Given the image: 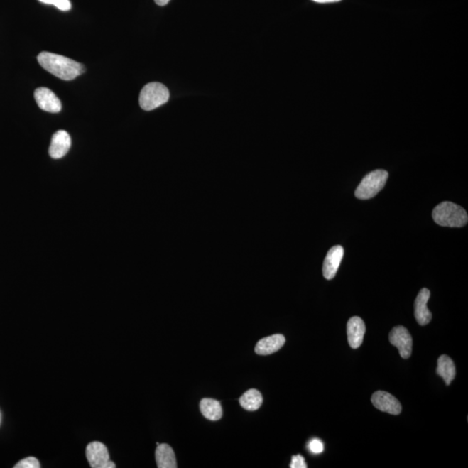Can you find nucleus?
<instances>
[{
    "label": "nucleus",
    "instance_id": "9b49d317",
    "mask_svg": "<svg viewBox=\"0 0 468 468\" xmlns=\"http://www.w3.org/2000/svg\"><path fill=\"white\" fill-rule=\"evenodd\" d=\"M430 298V290L423 288L420 290L415 301V317L420 325H427L432 320V314L428 308V302Z\"/></svg>",
    "mask_w": 468,
    "mask_h": 468
},
{
    "label": "nucleus",
    "instance_id": "7ed1b4c3",
    "mask_svg": "<svg viewBox=\"0 0 468 468\" xmlns=\"http://www.w3.org/2000/svg\"><path fill=\"white\" fill-rule=\"evenodd\" d=\"M388 178V173L383 169L369 173L357 187L355 195L360 200H369L383 190Z\"/></svg>",
    "mask_w": 468,
    "mask_h": 468
},
{
    "label": "nucleus",
    "instance_id": "aec40b11",
    "mask_svg": "<svg viewBox=\"0 0 468 468\" xmlns=\"http://www.w3.org/2000/svg\"><path fill=\"white\" fill-rule=\"evenodd\" d=\"M308 448L313 454H321L324 451V444L320 439H312L308 444Z\"/></svg>",
    "mask_w": 468,
    "mask_h": 468
},
{
    "label": "nucleus",
    "instance_id": "423d86ee",
    "mask_svg": "<svg viewBox=\"0 0 468 468\" xmlns=\"http://www.w3.org/2000/svg\"><path fill=\"white\" fill-rule=\"evenodd\" d=\"M389 342L396 346L404 359H410L412 353L413 341L410 332L403 326H396L389 333Z\"/></svg>",
    "mask_w": 468,
    "mask_h": 468
},
{
    "label": "nucleus",
    "instance_id": "4be33fe9",
    "mask_svg": "<svg viewBox=\"0 0 468 468\" xmlns=\"http://www.w3.org/2000/svg\"><path fill=\"white\" fill-rule=\"evenodd\" d=\"M314 2L325 4V3H335L339 2L341 0H312Z\"/></svg>",
    "mask_w": 468,
    "mask_h": 468
},
{
    "label": "nucleus",
    "instance_id": "0eeeda50",
    "mask_svg": "<svg viewBox=\"0 0 468 468\" xmlns=\"http://www.w3.org/2000/svg\"><path fill=\"white\" fill-rule=\"evenodd\" d=\"M371 402L377 410L397 415L402 412V405L394 396L385 391H376L371 397Z\"/></svg>",
    "mask_w": 468,
    "mask_h": 468
},
{
    "label": "nucleus",
    "instance_id": "20e7f679",
    "mask_svg": "<svg viewBox=\"0 0 468 468\" xmlns=\"http://www.w3.org/2000/svg\"><path fill=\"white\" fill-rule=\"evenodd\" d=\"M169 92L166 86L160 82H151L141 89L139 103L141 108L151 111L167 103Z\"/></svg>",
    "mask_w": 468,
    "mask_h": 468
},
{
    "label": "nucleus",
    "instance_id": "b1692460",
    "mask_svg": "<svg viewBox=\"0 0 468 468\" xmlns=\"http://www.w3.org/2000/svg\"><path fill=\"white\" fill-rule=\"evenodd\" d=\"M0 423H1V413H0Z\"/></svg>",
    "mask_w": 468,
    "mask_h": 468
},
{
    "label": "nucleus",
    "instance_id": "39448f33",
    "mask_svg": "<svg viewBox=\"0 0 468 468\" xmlns=\"http://www.w3.org/2000/svg\"><path fill=\"white\" fill-rule=\"evenodd\" d=\"M86 457L92 468H116V464L110 461L108 448L99 442L89 443L86 447Z\"/></svg>",
    "mask_w": 468,
    "mask_h": 468
},
{
    "label": "nucleus",
    "instance_id": "f8f14e48",
    "mask_svg": "<svg viewBox=\"0 0 468 468\" xmlns=\"http://www.w3.org/2000/svg\"><path fill=\"white\" fill-rule=\"evenodd\" d=\"M366 327L363 320L359 317H353L347 324V336L349 344L352 349L359 348L364 342Z\"/></svg>",
    "mask_w": 468,
    "mask_h": 468
},
{
    "label": "nucleus",
    "instance_id": "6ab92c4d",
    "mask_svg": "<svg viewBox=\"0 0 468 468\" xmlns=\"http://www.w3.org/2000/svg\"><path fill=\"white\" fill-rule=\"evenodd\" d=\"M40 463L35 457H27L16 464L14 468H40Z\"/></svg>",
    "mask_w": 468,
    "mask_h": 468
},
{
    "label": "nucleus",
    "instance_id": "f257e3e1",
    "mask_svg": "<svg viewBox=\"0 0 468 468\" xmlns=\"http://www.w3.org/2000/svg\"><path fill=\"white\" fill-rule=\"evenodd\" d=\"M38 61L47 72L62 80H73L85 72L84 65L52 53H41L38 56Z\"/></svg>",
    "mask_w": 468,
    "mask_h": 468
},
{
    "label": "nucleus",
    "instance_id": "dca6fc26",
    "mask_svg": "<svg viewBox=\"0 0 468 468\" xmlns=\"http://www.w3.org/2000/svg\"><path fill=\"white\" fill-rule=\"evenodd\" d=\"M436 371L448 386L451 384L452 381L455 379L456 375V369L453 360L446 355L440 357L437 371Z\"/></svg>",
    "mask_w": 468,
    "mask_h": 468
},
{
    "label": "nucleus",
    "instance_id": "f3484780",
    "mask_svg": "<svg viewBox=\"0 0 468 468\" xmlns=\"http://www.w3.org/2000/svg\"><path fill=\"white\" fill-rule=\"evenodd\" d=\"M263 403L261 393L257 389L251 388L239 398V404L243 408L249 411L258 410Z\"/></svg>",
    "mask_w": 468,
    "mask_h": 468
},
{
    "label": "nucleus",
    "instance_id": "9d476101",
    "mask_svg": "<svg viewBox=\"0 0 468 468\" xmlns=\"http://www.w3.org/2000/svg\"><path fill=\"white\" fill-rule=\"evenodd\" d=\"M72 146V139L68 132L58 131L55 133L49 148V154L53 159H60L66 156Z\"/></svg>",
    "mask_w": 468,
    "mask_h": 468
},
{
    "label": "nucleus",
    "instance_id": "2eb2a0df",
    "mask_svg": "<svg viewBox=\"0 0 468 468\" xmlns=\"http://www.w3.org/2000/svg\"><path fill=\"white\" fill-rule=\"evenodd\" d=\"M200 412L206 419L216 422L222 419V407L217 400L205 398L200 403Z\"/></svg>",
    "mask_w": 468,
    "mask_h": 468
},
{
    "label": "nucleus",
    "instance_id": "412c9836",
    "mask_svg": "<svg viewBox=\"0 0 468 468\" xmlns=\"http://www.w3.org/2000/svg\"><path fill=\"white\" fill-rule=\"evenodd\" d=\"M290 468H306V467H308V465H306L305 458L303 457L302 455H298L293 456L292 462H290Z\"/></svg>",
    "mask_w": 468,
    "mask_h": 468
},
{
    "label": "nucleus",
    "instance_id": "1a4fd4ad",
    "mask_svg": "<svg viewBox=\"0 0 468 468\" xmlns=\"http://www.w3.org/2000/svg\"><path fill=\"white\" fill-rule=\"evenodd\" d=\"M344 250L343 246H335L328 251L322 266V274L328 281L335 278L338 268H339L342 259H343Z\"/></svg>",
    "mask_w": 468,
    "mask_h": 468
},
{
    "label": "nucleus",
    "instance_id": "a211bd4d",
    "mask_svg": "<svg viewBox=\"0 0 468 468\" xmlns=\"http://www.w3.org/2000/svg\"><path fill=\"white\" fill-rule=\"evenodd\" d=\"M39 1L47 4V5H53L59 10L64 11L72 9V3L70 0H39Z\"/></svg>",
    "mask_w": 468,
    "mask_h": 468
},
{
    "label": "nucleus",
    "instance_id": "ddd939ff",
    "mask_svg": "<svg viewBox=\"0 0 468 468\" xmlns=\"http://www.w3.org/2000/svg\"><path fill=\"white\" fill-rule=\"evenodd\" d=\"M285 344V337L281 334L262 338L255 346L254 351L261 356H268L277 352Z\"/></svg>",
    "mask_w": 468,
    "mask_h": 468
},
{
    "label": "nucleus",
    "instance_id": "6e6552de",
    "mask_svg": "<svg viewBox=\"0 0 468 468\" xmlns=\"http://www.w3.org/2000/svg\"><path fill=\"white\" fill-rule=\"evenodd\" d=\"M34 97L38 107L45 111L50 113L61 111V101L50 89L45 87L37 89L35 90Z\"/></svg>",
    "mask_w": 468,
    "mask_h": 468
},
{
    "label": "nucleus",
    "instance_id": "5701e85b",
    "mask_svg": "<svg viewBox=\"0 0 468 468\" xmlns=\"http://www.w3.org/2000/svg\"><path fill=\"white\" fill-rule=\"evenodd\" d=\"M169 1H170V0H155V2L157 4V5L160 6L168 5Z\"/></svg>",
    "mask_w": 468,
    "mask_h": 468
},
{
    "label": "nucleus",
    "instance_id": "f03ea898",
    "mask_svg": "<svg viewBox=\"0 0 468 468\" xmlns=\"http://www.w3.org/2000/svg\"><path fill=\"white\" fill-rule=\"evenodd\" d=\"M432 219L438 225L447 227H462L468 222L465 209L457 204L444 202L439 204L432 211Z\"/></svg>",
    "mask_w": 468,
    "mask_h": 468
},
{
    "label": "nucleus",
    "instance_id": "4468645a",
    "mask_svg": "<svg viewBox=\"0 0 468 468\" xmlns=\"http://www.w3.org/2000/svg\"><path fill=\"white\" fill-rule=\"evenodd\" d=\"M156 461L159 468H176L177 462L174 450L168 444H159L156 450Z\"/></svg>",
    "mask_w": 468,
    "mask_h": 468
}]
</instances>
